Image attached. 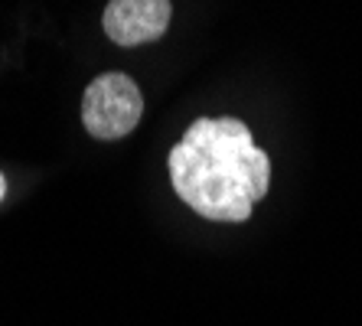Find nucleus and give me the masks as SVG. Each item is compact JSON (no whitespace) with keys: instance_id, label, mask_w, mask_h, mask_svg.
Segmentation results:
<instances>
[{"instance_id":"nucleus-3","label":"nucleus","mask_w":362,"mask_h":326,"mask_svg":"<svg viewBox=\"0 0 362 326\" xmlns=\"http://www.w3.org/2000/svg\"><path fill=\"white\" fill-rule=\"evenodd\" d=\"M170 26V0H111L105 33L118 46H141L163 36Z\"/></svg>"},{"instance_id":"nucleus-1","label":"nucleus","mask_w":362,"mask_h":326,"mask_svg":"<svg viewBox=\"0 0 362 326\" xmlns=\"http://www.w3.org/2000/svg\"><path fill=\"white\" fill-rule=\"evenodd\" d=\"M177 196L212 222H245L271 186V160L238 117H202L170 151Z\"/></svg>"},{"instance_id":"nucleus-2","label":"nucleus","mask_w":362,"mask_h":326,"mask_svg":"<svg viewBox=\"0 0 362 326\" xmlns=\"http://www.w3.org/2000/svg\"><path fill=\"white\" fill-rule=\"evenodd\" d=\"M144 115L141 88L121 72L98 76L82 98V121L98 141H118L131 134Z\"/></svg>"},{"instance_id":"nucleus-4","label":"nucleus","mask_w":362,"mask_h":326,"mask_svg":"<svg viewBox=\"0 0 362 326\" xmlns=\"http://www.w3.org/2000/svg\"><path fill=\"white\" fill-rule=\"evenodd\" d=\"M4 192H7V183H4V173H0V199H4Z\"/></svg>"}]
</instances>
